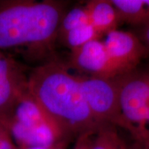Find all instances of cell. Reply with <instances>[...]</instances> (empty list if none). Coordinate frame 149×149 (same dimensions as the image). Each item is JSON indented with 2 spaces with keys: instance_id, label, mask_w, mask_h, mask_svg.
Masks as SVG:
<instances>
[{
  "instance_id": "1",
  "label": "cell",
  "mask_w": 149,
  "mask_h": 149,
  "mask_svg": "<svg viewBox=\"0 0 149 149\" xmlns=\"http://www.w3.org/2000/svg\"><path fill=\"white\" fill-rule=\"evenodd\" d=\"M27 90L65 140L85 132H97L102 126L91 114L80 77L70 74L57 61L50 60L32 70Z\"/></svg>"
},
{
  "instance_id": "2",
  "label": "cell",
  "mask_w": 149,
  "mask_h": 149,
  "mask_svg": "<svg viewBox=\"0 0 149 149\" xmlns=\"http://www.w3.org/2000/svg\"><path fill=\"white\" fill-rule=\"evenodd\" d=\"M66 12L62 1H0V51L25 49L37 58L51 53Z\"/></svg>"
},
{
  "instance_id": "3",
  "label": "cell",
  "mask_w": 149,
  "mask_h": 149,
  "mask_svg": "<svg viewBox=\"0 0 149 149\" xmlns=\"http://www.w3.org/2000/svg\"><path fill=\"white\" fill-rule=\"evenodd\" d=\"M80 85L87 105L96 122L109 124L127 131L133 139L148 137L131 124L121 110L116 78L80 77Z\"/></svg>"
},
{
  "instance_id": "4",
  "label": "cell",
  "mask_w": 149,
  "mask_h": 149,
  "mask_svg": "<svg viewBox=\"0 0 149 149\" xmlns=\"http://www.w3.org/2000/svg\"><path fill=\"white\" fill-rule=\"evenodd\" d=\"M115 78L123 116L139 131L149 133V70L139 66Z\"/></svg>"
},
{
  "instance_id": "5",
  "label": "cell",
  "mask_w": 149,
  "mask_h": 149,
  "mask_svg": "<svg viewBox=\"0 0 149 149\" xmlns=\"http://www.w3.org/2000/svg\"><path fill=\"white\" fill-rule=\"evenodd\" d=\"M115 77L127 74L140 66L149 52L134 32L114 30L104 41Z\"/></svg>"
},
{
  "instance_id": "6",
  "label": "cell",
  "mask_w": 149,
  "mask_h": 149,
  "mask_svg": "<svg viewBox=\"0 0 149 149\" xmlns=\"http://www.w3.org/2000/svg\"><path fill=\"white\" fill-rule=\"evenodd\" d=\"M27 79L24 65L0 51V116L28 91Z\"/></svg>"
},
{
  "instance_id": "7",
  "label": "cell",
  "mask_w": 149,
  "mask_h": 149,
  "mask_svg": "<svg viewBox=\"0 0 149 149\" xmlns=\"http://www.w3.org/2000/svg\"><path fill=\"white\" fill-rule=\"evenodd\" d=\"M70 63L92 77L115 78L104 41L97 39L71 51Z\"/></svg>"
},
{
  "instance_id": "8",
  "label": "cell",
  "mask_w": 149,
  "mask_h": 149,
  "mask_svg": "<svg viewBox=\"0 0 149 149\" xmlns=\"http://www.w3.org/2000/svg\"><path fill=\"white\" fill-rule=\"evenodd\" d=\"M90 23L100 36L117 30L122 22L115 8L109 0H92L85 6Z\"/></svg>"
},
{
  "instance_id": "9",
  "label": "cell",
  "mask_w": 149,
  "mask_h": 149,
  "mask_svg": "<svg viewBox=\"0 0 149 149\" xmlns=\"http://www.w3.org/2000/svg\"><path fill=\"white\" fill-rule=\"evenodd\" d=\"M122 24L136 29L149 23V0H110Z\"/></svg>"
},
{
  "instance_id": "10",
  "label": "cell",
  "mask_w": 149,
  "mask_h": 149,
  "mask_svg": "<svg viewBox=\"0 0 149 149\" xmlns=\"http://www.w3.org/2000/svg\"><path fill=\"white\" fill-rule=\"evenodd\" d=\"M128 145L121 137L118 128L104 124L97 130L91 149H128Z\"/></svg>"
},
{
  "instance_id": "11",
  "label": "cell",
  "mask_w": 149,
  "mask_h": 149,
  "mask_svg": "<svg viewBox=\"0 0 149 149\" xmlns=\"http://www.w3.org/2000/svg\"><path fill=\"white\" fill-rule=\"evenodd\" d=\"M97 39H100V36L91 26V23H88L70 31L61 37L60 41L70 48V51H73Z\"/></svg>"
},
{
  "instance_id": "12",
  "label": "cell",
  "mask_w": 149,
  "mask_h": 149,
  "mask_svg": "<svg viewBox=\"0 0 149 149\" xmlns=\"http://www.w3.org/2000/svg\"><path fill=\"white\" fill-rule=\"evenodd\" d=\"M90 23L88 13L84 7H76L67 11L60 23L57 40H60L70 31Z\"/></svg>"
},
{
  "instance_id": "13",
  "label": "cell",
  "mask_w": 149,
  "mask_h": 149,
  "mask_svg": "<svg viewBox=\"0 0 149 149\" xmlns=\"http://www.w3.org/2000/svg\"><path fill=\"white\" fill-rule=\"evenodd\" d=\"M96 132L89 131L79 135L76 138L73 149H91L92 142Z\"/></svg>"
},
{
  "instance_id": "14",
  "label": "cell",
  "mask_w": 149,
  "mask_h": 149,
  "mask_svg": "<svg viewBox=\"0 0 149 149\" xmlns=\"http://www.w3.org/2000/svg\"><path fill=\"white\" fill-rule=\"evenodd\" d=\"M134 32L139 37V39L143 43L144 46L149 52V23L143 27L136 28Z\"/></svg>"
},
{
  "instance_id": "15",
  "label": "cell",
  "mask_w": 149,
  "mask_h": 149,
  "mask_svg": "<svg viewBox=\"0 0 149 149\" xmlns=\"http://www.w3.org/2000/svg\"><path fill=\"white\" fill-rule=\"evenodd\" d=\"M128 149H149V136L143 139H133Z\"/></svg>"
},
{
  "instance_id": "16",
  "label": "cell",
  "mask_w": 149,
  "mask_h": 149,
  "mask_svg": "<svg viewBox=\"0 0 149 149\" xmlns=\"http://www.w3.org/2000/svg\"><path fill=\"white\" fill-rule=\"evenodd\" d=\"M0 149H19V148L8 134L0 140Z\"/></svg>"
},
{
  "instance_id": "17",
  "label": "cell",
  "mask_w": 149,
  "mask_h": 149,
  "mask_svg": "<svg viewBox=\"0 0 149 149\" xmlns=\"http://www.w3.org/2000/svg\"><path fill=\"white\" fill-rule=\"evenodd\" d=\"M9 133L8 132V129L6 128V126L4 125V123H3V121L0 118V140L4 138L5 136L8 135Z\"/></svg>"
},
{
  "instance_id": "18",
  "label": "cell",
  "mask_w": 149,
  "mask_h": 149,
  "mask_svg": "<svg viewBox=\"0 0 149 149\" xmlns=\"http://www.w3.org/2000/svg\"><path fill=\"white\" fill-rule=\"evenodd\" d=\"M63 144H59L56 146H54V147H34V148H20V149H63Z\"/></svg>"
}]
</instances>
